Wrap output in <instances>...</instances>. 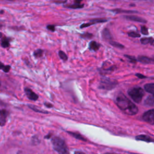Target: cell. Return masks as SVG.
<instances>
[{
  "mask_svg": "<svg viewBox=\"0 0 154 154\" xmlns=\"http://www.w3.org/2000/svg\"><path fill=\"white\" fill-rule=\"evenodd\" d=\"M115 103L122 111L128 115H135L138 111L137 106L122 93H119L116 96Z\"/></svg>",
  "mask_w": 154,
  "mask_h": 154,
  "instance_id": "obj_1",
  "label": "cell"
},
{
  "mask_svg": "<svg viewBox=\"0 0 154 154\" xmlns=\"http://www.w3.org/2000/svg\"><path fill=\"white\" fill-rule=\"evenodd\" d=\"M53 149L58 154H70L69 148L65 141L59 137H54L51 138Z\"/></svg>",
  "mask_w": 154,
  "mask_h": 154,
  "instance_id": "obj_2",
  "label": "cell"
},
{
  "mask_svg": "<svg viewBox=\"0 0 154 154\" xmlns=\"http://www.w3.org/2000/svg\"><path fill=\"white\" fill-rule=\"evenodd\" d=\"M129 96L136 103H140L144 94L143 89L140 87H135L130 88L128 91Z\"/></svg>",
  "mask_w": 154,
  "mask_h": 154,
  "instance_id": "obj_3",
  "label": "cell"
},
{
  "mask_svg": "<svg viewBox=\"0 0 154 154\" xmlns=\"http://www.w3.org/2000/svg\"><path fill=\"white\" fill-rule=\"evenodd\" d=\"M117 85V82L116 80H112L109 78L103 76L100 79L99 88L100 89L110 90L115 88Z\"/></svg>",
  "mask_w": 154,
  "mask_h": 154,
  "instance_id": "obj_4",
  "label": "cell"
},
{
  "mask_svg": "<svg viewBox=\"0 0 154 154\" xmlns=\"http://www.w3.org/2000/svg\"><path fill=\"white\" fill-rule=\"evenodd\" d=\"M142 118L146 122L154 125V109H152L145 112L143 114Z\"/></svg>",
  "mask_w": 154,
  "mask_h": 154,
  "instance_id": "obj_5",
  "label": "cell"
},
{
  "mask_svg": "<svg viewBox=\"0 0 154 154\" xmlns=\"http://www.w3.org/2000/svg\"><path fill=\"white\" fill-rule=\"evenodd\" d=\"M107 19H93L90 20L89 22L87 23H84L82 24H81L80 25V28H87L88 27L92 25H94L96 23H104L107 22Z\"/></svg>",
  "mask_w": 154,
  "mask_h": 154,
  "instance_id": "obj_6",
  "label": "cell"
},
{
  "mask_svg": "<svg viewBox=\"0 0 154 154\" xmlns=\"http://www.w3.org/2000/svg\"><path fill=\"white\" fill-rule=\"evenodd\" d=\"M24 91H25V93L26 97L29 100L35 101L38 99V96L29 88L25 87L24 88Z\"/></svg>",
  "mask_w": 154,
  "mask_h": 154,
  "instance_id": "obj_7",
  "label": "cell"
},
{
  "mask_svg": "<svg viewBox=\"0 0 154 154\" xmlns=\"http://www.w3.org/2000/svg\"><path fill=\"white\" fill-rule=\"evenodd\" d=\"M8 116V112L5 109H0V126H4L7 122V118Z\"/></svg>",
  "mask_w": 154,
  "mask_h": 154,
  "instance_id": "obj_8",
  "label": "cell"
},
{
  "mask_svg": "<svg viewBox=\"0 0 154 154\" xmlns=\"http://www.w3.org/2000/svg\"><path fill=\"white\" fill-rule=\"evenodd\" d=\"M124 17L129 20H132L134 22H140V23H146L147 20L141 17H138L137 16L135 15H126L124 16Z\"/></svg>",
  "mask_w": 154,
  "mask_h": 154,
  "instance_id": "obj_9",
  "label": "cell"
},
{
  "mask_svg": "<svg viewBox=\"0 0 154 154\" xmlns=\"http://www.w3.org/2000/svg\"><path fill=\"white\" fill-rule=\"evenodd\" d=\"M102 38L108 42V43H109L111 41L113 40L112 37V35H111V34L109 32V30L108 28H105L102 30Z\"/></svg>",
  "mask_w": 154,
  "mask_h": 154,
  "instance_id": "obj_10",
  "label": "cell"
},
{
  "mask_svg": "<svg viewBox=\"0 0 154 154\" xmlns=\"http://www.w3.org/2000/svg\"><path fill=\"white\" fill-rule=\"evenodd\" d=\"M135 139L138 141H145L147 143H150V142H153L154 139L150 137L147 135H138L135 137Z\"/></svg>",
  "mask_w": 154,
  "mask_h": 154,
  "instance_id": "obj_11",
  "label": "cell"
},
{
  "mask_svg": "<svg viewBox=\"0 0 154 154\" xmlns=\"http://www.w3.org/2000/svg\"><path fill=\"white\" fill-rule=\"evenodd\" d=\"M66 132L77 140H82V141H87V139L79 132H73V131H66Z\"/></svg>",
  "mask_w": 154,
  "mask_h": 154,
  "instance_id": "obj_12",
  "label": "cell"
},
{
  "mask_svg": "<svg viewBox=\"0 0 154 154\" xmlns=\"http://www.w3.org/2000/svg\"><path fill=\"white\" fill-rule=\"evenodd\" d=\"M137 60L141 62V63H144V64H149V63L154 62V59L150 58L146 56H142V55L138 56L137 58Z\"/></svg>",
  "mask_w": 154,
  "mask_h": 154,
  "instance_id": "obj_13",
  "label": "cell"
},
{
  "mask_svg": "<svg viewBox=\"0 0 154 154\" xmlns=\"http://www.w3.org/2000/svg\"><path fill=\"white\" fill-rule=\"evenodd\" d=\"M100 45L96 41H91L88 45V48L90 51H97L100 48Z\"/></svg>",
  "mask_w": 154,
  "mask_h": 154,
  "instance_id": "obj_14",
  "label": "cell"
},
{
  "mask_svg": "<svg viewBox=\"0 0 154 154\" xmlns=\"http://www.w3.org/2000/svg\"><path fill=\"white\" fill-rule=\"evenodd\" d=\"M144 88L147 92L152 94L154 97V83L147 84L144 86Z\"/></svg>",
  "mask_w": 154,
  "mask_h": 154,
  "instance_id": "obj_15",
  "label": "cell"
},
{
  "mask_svg": "<svg viewBox=\"0 0 154 154\" xmlns=\"http://www.w3.org/2000/svg\"><path fill=\"white\" fill-rule=\"evenodd\" d=\"M64 7L71 8V9H80L84 7V4H76L74 3L73 4H69V5H64Z\"/></svg>",
  "mask_w": 154,
  "mask_h": 154,
  "instance_id": "obj_16",
  "label": "cell"
},
{
  "mask_svg": "<svg viewBox=\"0 0 154 154\" xmlns=\"http://www.w3.org/2000/svg\"><path fill=\"white\" fill-rule=\"evenodd\" d=\"M141 43L143 45H147L150 44L152 46H154V38L152 37H144L142 38L141 40Z\"/></svg>",
  "mask_w": 154,
  "mask_h": 154,
  "instance_id": "obj_17",
  "label": "cell"
},
{
  "mask_svg": "<svg viewBox=\"0 0 154 154\" xmlns=\"http://www.w3.org/2000/svg\"><path fill=\"white\" fill-rule=\"evenodd\" d=\"M10 40H8V38L5 37H3L1 42V46L3 48H7L10 46Z\"/></svg>",
  "mask_w": 154,
  "mask_h": 154,
  "instance_id": "obj_18",
  "label": "cell"
},
{
  "mask_svg": "<svg viewBox=\"0 0 154 154\" xmlns=\"http://www.w3.org/2000/svg\"><path fill=\"white\" fill-rule=\"evenodd\" d=\"M144 104L147 106H153L154 105V97L153 96H148L144 101Z\"/></svg>",
  "mask_w": 154,
  "mask_h": 154,
  "instance_id": "obj_19",
  "label": "cell"
},
{
  "mask_svg": "<svg viewBox=\"0 0 154 154\" xmlns=\"http://www.w3.org/2000/svg\"><path fill=\"white\" fill-rule=\"evenodd\" d=\"M111 11H114V13H137V11H134V10H122V9H114V10H111Z\"/></svg>",
  "mask_w": 154,
  "mask_h": 154,
  "instance_id": "obj_20",
  "label": "cell"
},
{
  "mask_svg": "<svg viewBox=\"0 0 154 154\" xmlns=\"http://www.w3.org/2000/svg\"><path fill=\"white\" fill-rule=\"evenodd\" d=\"M28 107L31 109L32 110L37 112H39V113H42V114H48L49 112L46 111H45V110H43V109H38V108H37L36 106H34V105H28Z\"/></svg>",
  "mask_w": 154,
  "mask_h": 154,
  "instance_id": "obj_21",
  "label": "cell"
},
{
  "mask_svg": "<svg viewBox=\"0 0 154 154\" xmlns=\"http://www.w3.org/2000/svg\"><path fill=\"white\" fill-rule=\"evenodd\" d=\"M11 66L5 65L4 63L0 61V70H2L5 73H8L11 69Z\"/></svg>",
  "mask_w": 154,
  "mask_h": 154,
  "instance_id": "obj_22",
  "label": "cell"
},
{
  "mask_svg": "<svg viewBox=\"0 0 154 154\" xmlns=\"http://www.w3.org/2000/svg\"><path fill=\"white\" fill-rule=\"evenodd\" d=\"M43 50L42 49H36L35 51H34L33 52V55L35 58H40L43 56Z\"/></svg>",
  "mask_w": 154,
  "mask_h": 154,
  "instance_id": "obj_23",
  "label": "cell"
},
{
  "mask_svg": "<svg viewBox=\"0 0 154 154\" xmlns=\"http://www.w3.org/2000/svg\"><path fill=\"white\" fill-rule=\"evenodd\" d=\"M58 55H59V57L62 60H63L64 61H67L68 60V57L66 55V54L64 51H63L61 50H60L58 51Z\"/></svg>",
  "mask_w": 154,
  "mask_h": 154,
  "instance_id": "obj_24",
  "label": "cell"
},
{
  "mask_svg": "<svg viewBox=\"0 0 154 154\" xmlns=\"http://www.w3.org/2000/svg\"><path fill=\"white\" fill-rule=\"evenodd\" d=\"M80 37L84 39H91L93 37V34L90 32H84L83 34H80Z\"/></svg>",
  "mask_w": 154,
  "mask_h": 154,
  "instance_id": "obj_25",
  "label": "cell"
},
{
  "mask_svg": "<svg viewBox=\"0 0 154 154\" xmlns=\"http://www.w3.org/2000/svg\"><path fill=\"white\" fill-rule=\"evenodd\" d=\"M111 45H112V46L114 47H116V48H120V49H123L124 48V46L116 41H114V40H112L109 43Z\"/></svg>",
  "mask_w": 154,
  "mask_h": 154,
  "instance_id": "obj_26",
  "label": "cell"
},
{
  "mask_svg": "<svg viewBox=\"0 0 154 154\" xmlns=\"http://www.w3.org/2000/svg\"><path fill=\"white\" fill-rule=\"evenodd\" d=\"M128 35L129 37H140V34L136 32H134V31H132V32H130L128 33Z\"/></svg>",
  "mask_w": 154,
  "mask_h": 154,
  "instance_id": "obj_27",
  "label": "cell"
},
{
  "mask_svg": "<svg viewBox=\"0 0 154 154\" xmlns=\"http://www.w3.org/2000/svg\"><path fill=\"white\" fill-rule=\"evenodd\" d=\"M141 31L142 34H144V35H148L149 34L147 28L146 26H141Z\"/></svg>",
  "mask_w": 154,
  "mask_h": 154,
  "instance_id": "obj_28",
  "label": "cell"
},
{
  "mask_svg": "<svg viewBox=\"0 0 154 154\" xmlns=\"http://www.w3.org/2000/svg\"><path fill=\"white\" fill-rule=\"evenodd\" d=\"M125 57H126L128 60H129V61L131 62V63H135L137 62V60L135 59V58L134 57H132V56H131V55H125Z\"/></svg>",
  "mask_w": 154,
  "mask_h": 154,
  "instance_id": "obj_29",
  "label": "cell"
},
{
  "mask_svg": "<svg viewBox=\"0 0 154 154\" xmlns=\"http://www.w3.org/2000/svg\"><path fill=\"white\" fill-rule=\"evenodd\" d=\"M46 28L52 32L55 31V26L54 25H48L46 26Z\"/></svg>",
  "mask_w": 154,
  "mask_h": 154,
  "instance_id": "obj_30",
  "label": "cell"
},
{
  "mask_svg": "<svg viewBox=\"0 0 154 154\" xmlns=\"http://www.w3.org/2000/svg\"><path fill=\"white\" fill-rule=\"evenodd\" d=\"M138 78H140V79H143V78H146V76H145L144 75H142V74H141V73H136V75H135Z\"/></svg>",
  "mask_w": 154,
  "mask_h": 154,
  "instance_id": "obj_31",
  "label": "cell"
},
{
  "mask_svg": "<svg viewBox=\"0 0 154 154\" xmlns=\"http://www.w3.org/2000/svg\"><path fill=\"white\" fill-rule=\"evenodd\" d=\"M44 105H45L47 108H52V107H53V105L51 104V103H49V102H45V103H44Z\"/></svg>",
  "mask_w": 154,
  "mask_h": 154,
  "instance_id": "obj_32",
  "label": "cell"
},
{
  "mask_svg": "<svg viewBox=\"0 0 154 154\" xmlns=\"http://www.w3.org/2000/svg\"><path fill=\"white\" fill-rule=\"evenodd\" d=\"M74 154H85V153H84V152H82L76 150V151H75V152H74Z\"/></svg>",
  "mask_w": 154,
  "mask_h": 154,
  "instance_id": "obj_33",
  "label": "cell"
},
{
  "mask_svg": "<svg viewBox=\"0 0 154 154\" xmlns=\"http://www.w3.org/2000/svg\"><path fill=\"white\" fill-rule=\"evenodd\" d=\"M51 134H49L46 135L45 137V138L49 139V138H51Z\"/></svg>",
  "mask_w": 154,
  "mask_h": 154,
  "instance_id": "obj_34",
  "label": "cell"
},
{
  "mask_svg": "<svg viewBox=\"0 0 154 154\" xmlns=\"http://www.w3.org/2000/svg\"><path fill=\"white\" fill-rule=\"evenodd\" d=\"M83 0H74L75 3L76 4H81V2Z\"/></svg>",
  "mask_w": 154,
  "mask_h": 154,
  "instance_id": "obj_35",
  "label": "cell"
},
{
  "mask_svg": "<svg viewBox=\"0 0 154 154\" xmlns=\"http://www.w3.org/2000/svg\"><path fill=\"white\" fill-rule=\"evenodd\" d=\"M2 37H3V34L1 32H0V38Z\"/></svg>",
  "mask_w": 154,
  "mask_h": 154,
  "instance_id": "obj_36",
  "label": "cell"
},
{
  "mask_svg": "<svg viewBox=\"0 0 154 154\" xmlns=\"http://www.w3.org/2000/svg\"><path fill=\"white\" fill-rule=\"evenodd\" d=\"M4 11L3 10H0V14H4Z\"/></svg>",
  "mask_w": 154,
  "mask_h": 154,
  "instance_id": "obj_37",
  "label": "cell"
},
{
  "mask_svg": "<svg viewBox=\"0 0 154 154\" xmlns=\"http://www.w3.org/2000/svg\"><path fill=\"white\" fill-rule=\"evenodd\" d=\"M133 1H144V0H133Z\"/></svg>",
  "mask_w": 154,
  "mask_h": 154,
  "instance_id": "obj_38",
  "label": "cell"
},
{
  "mask_svg": "<svg viewBox=\"0 0 154 154\" xmlns=\"http://www.w3.org/2000/svg\"><path fill=\"white\" fill-rule=\"evenodd\" d=\"M1 81H0V87H1Z\"/></svg>",
  "mask_w": 154,
  "mask_h": 154,
  "instance_id": "obj_39",
  "label": "cell"
},
{
  "mask_svg": "<svg viewBox=\"0 0 154 154\" xmlns=\"http://www.w3.org/2000/svg\"><path fill=\"white\" fill-rule=\"evenodd\" d=\"M104 154H113V153H104Z\"/></svg>",
  "mask_w": 154,
  "mask_h": 154,
  "instance_id": "obj_40",
  "label": "cell"
}]
</instances>
